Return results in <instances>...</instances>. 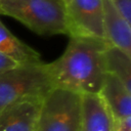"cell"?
I'll list each match as a JSON object with an SVG mask.
<instances>
[{
	"label": "cell",
	"instance_id": "cell-1",
	"mask_svg": "<svg viewBox=\"0 0 131 131\" xmlns=\"http://www.w3.org/2000/svg\"><path fill=\"white\" fill-rule=\"evenodd\" d=\"M107 45L102 39L70 37L63 53L49 63L54 87L99 93L105 77L102 52Z\"/></svg>",
	"mask_w": 131,
	"mask_h": 131
},
{
	"label": "cell",
	"instance_id": "cell-2",
	"mask_svg": "<svg viewBox=\"0 0 131 131\" xmlns=\"http://www.w3.org/2000/svg\"><path fill=\"white\" fill-rule=\"evenodd\" d=\"M0 14L38 35H68L63 0H0Z\"/></svg>",
	"mask_w": 131,
	"mask_h": 131
},
{
	"label": "cell",
	"instance_id": "cell-3",
	"mask_svg": "<svg viewBox=\"0 0 131 131\" xmlns=\"http://www.w3.org/2000/svg\"><path fill=\"white\" fill-rule=\"evenodd\" d=\"M54 87L49 63L17 64L0 73V110L24 98H43Z\"/></svg>",
	"mask_w": 131,
	"mask_h": 131
},
{
	"label": "cell",
	"instance_id": "cell-4",
	"mask_svg": "<svg viewBox=\"0 0 131 131\" xmlns=\"http://www.w3.org/2000/svg\"><path fill=\"white\" fill-rule=\"evenodd\" d=\"M82 94L53 87L42 99L35 131H80Z\"/></svg>",
	"mask_w": 131,
	"mask_h": 131
},
{
	"label": "cell",
	"instance_id": "cell-5",
	"mask_svg": "<svg viewBox=\"0 0 131 131\" xmlns=\"http://www.w3.org/2000/svg\"><path fill=\"white\" fill-rule=\"evenodd\" d=\"M68 36L104 40L102 0H63Z\"/></svg>",
	"mask_w": 131,
	"mask_h": 131
},
{
	"label": "cell",
	"instance_id": "cell-6",
	"mask_svg": "<svg viewBox=\"0 0 131 131\" xmlns=\"http://www.w3.org/2000/svg\"><path fill=\"white\" fill-rule=\"evenodd\" d=\"M43 98H24L0 110V131H35Z\"/></svg>",
	"mask_w": 131,
	"mask_h": 131
},
{
	"label": "cell",
	"instance_id": "cell-7",
	"mask_svg": "<svg viewBox=\"0 0 131 131\" xmlns=\"http://www.w3.org/2000/svg\"><path fill=\"white\" fill-rule=\"evenodd\" d=\"M104 40L131 56V24H129L114 7L110 0H102Z\"/></svg>",
	"mask_w": 131,
	"mask_h": 131
},
{
	"label": "cell",
	"instance_id": "cell-8",
	"mask_svg": "<svg viewBox=\"0 0 131 131\" xmlns=\"http://www.w3.org/2000/svg\"><path fill=\"white\" fill-rule=\"evenodd\" d=\"M82 131H114V118L98 93L82 94Z\"/></svg>",
	"mask_w": 131,
	"mask_h": 131
},
{
	"label": "cell",
	"instance_id": "cell-9",
	"mask_svg": "<svg viewBox=\"0 0 131 131\" xmlns=\"http://www.w3.org/2000/svg\"><path fill=\"white\" fill-rule=\"evenodd\" d=\"M98 94L105 102L113 118L131 116V92L116 77L105 74Z\"/></svg>",
	"mask_w": 131,
	"mask_h": 131
},
{
	"label": "cell",
	"instance_id": "cell-10",
	"mask_svg": "<svg viewBox=\"0 0 131 131\" xmlns=\"http://www.w3.org/2000/svg\"><path fill=\"white\" fill-rule=\"evenodd\" d=\"M0 53L18 64L40 62L41 55L35 49L15 37L0 20Z\"/></svg>",
	"mask_w": 131,
	"mask_h": 131
},
{
	"label": "cell",
	"instance_id": "cell-11",
	"mask_svg": "<svg viewBox=\"0 0 131 131\" xmlns=\"http://www.w3.org/2000/svg\"><path fill=\"white\" fill-rule=\"evenodd\" d=\"M102 61L105 74L116 77L131 92V56L108 44L102 52Z\"/></svg>",
	"mask_w": 131,
	"mask_h": 131
},
{
	"label": "cell",
	"instance_id": "cell-12",
	"mask_svg": "<svg viewBox=\"0 0 131 131\" xmlns=\"http://www.w3.org/2000/svg\"><path fill=\"white\" fill-rule=\"evenodd\" d=\"M118 12L131 24V0H110Z\"/></svg>",
	"mask_w": 131,
	"mask_h": 131
},
{
	"label": "cell",
	"instance_id": "cell-13",
	"mask_svg": "<svg viewBox=\"0 0 131 131\" xmlns=\"http://www.w3.org/2000/svg\"><path fill=\"white\" fill-rule=\"evenodd\" d=\"M114 131H131V116L114 118Z\"/></svg>",
	"mask_w": 131,
	"mask_h": 131
},
{
	"label": "cell",
	"instance_id": "cell-14",
	"mask_svg": "<svg viewBox=\"0 0 131 131\" xmlns=\"http://www.w3.org/2000/svg\"><path fill=\"white\" fill-rule=\"evenodd\" d=\"M18 63L14 60H12L11 58L3 55L0 53V73L4 72V71H7L9 69H12L14 67H16Z\"/></svg>",
	"mask_w": 131,
	"mask_h": 131
},
{
	"label": "cell",
	"instance_id": "cell-15",
	"mask_svg": "<svg viewBox=\"0 0 131 131\" xmlns=\"http://www.w3.org/2000/svg\"><path fill=\"white\" fill-rule=\"evenodd\" d=\"M80 131H82V129H81V130H80Z\"/></svg>",
	"mask_w": 131,
	"mask_h": 131
}]
</instances>
